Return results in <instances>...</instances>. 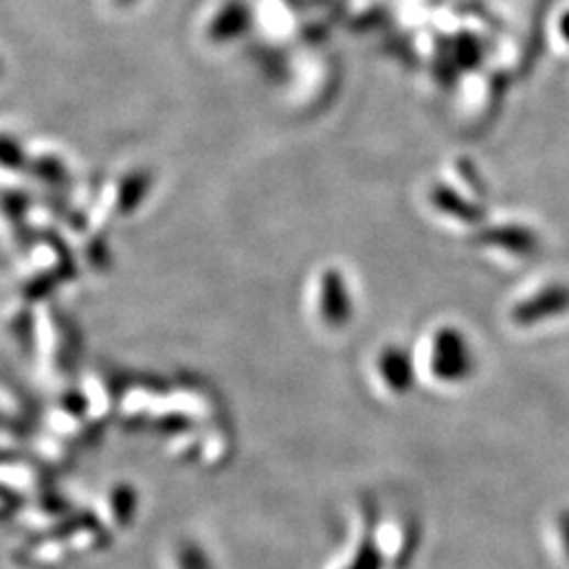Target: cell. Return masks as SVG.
Returning <instances> with one entry per match:
<instances>
[{"instance_id":"cell-1","label":"cell","mask_w":569,"mask_h":569,"mask_svg":"<svg viewBox=\"0 0 569 569\" xmlns=\"http://www.w3.org/2000/svg\"><path fill=\"white\" fill-rule=\"evenodd\" d=\"M428 369L439 384H460L472 373L470 342L456 327H437L428 339Z\"/></svg>"},{"instance_id":"cell-2","label":"cell","mask_w":569,"mask_h":569,"mask_svg":"<svg viewBox=\"0 0 569 569\" xmlns=\"http://www.w3.org/2000/svg\"><path fill=\"white\" fill-rule=\"evenodd\" d=\"M252 24V15H249V9L245 2H228L217 15L215 20L211 22L209 26V36L217 43H224V41H233L236 36H241L247 27Z\"/></svg>"},{"instance_id":"cell-3","label":"cell","mask_w":569,"mask_h":569,"mask_svg":"<svg viewBox=\"0 0 569 569\" xmlns=\"http://www.w3.org/2000/svg\"><path fill=\"white\" fill-rule=\"evenodd\" d=\"M24 163V150H22V146L15 142V140H11V137H4V135H0V165H4V167H20Z\"/></svg>"},{"instance_id":"cell-4","label":"cell","mask_w":569,"mask_h":569,"mask_svg":"<svg viewBox=\"0 0 569 569\" xmlns=\"http://www.w3.org/2000/svg\"><path fill=\"white\" fill-rule=\"evenodd\" d=\"M559 523H561V538H564L561 544H564V550H566V555H568L569 559V515L561 518Z\"/></svg>"},{"instance_id":"cell-5","label":"cell","mask_w":569,"mask_h":569,"mask_svg":"<svg viewBox=\"0 0 569 569\" xmlns=\"http://www.w3.org/2000/svg\"><path fill=\"white\" fill-rule=\"evenodd\" d=\"M0 77H2V64H0Z\"/></svg>"},{"instance_id":"cell-6","label":"cell","mask_w":569,"mask_h":569,"mask_svg":"<svg viewBox=\"0 0 569 569\" xmlns=\"http://www.w3.org/2000/svg\"><path fill=\"white\" fill-rule=\"evenodd\" d=\"M121 2H130V0H121Z\"/></svg>"}]
</instances>
